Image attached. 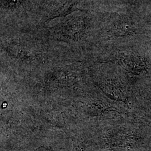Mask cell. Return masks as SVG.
Masks as SVG:
<instances>
[{"label": "cell", "mask_w": 151, "mask_h": 151, "mask_svg": "<svg viewBox=\"0 0 151 151\" xmlns=\"http://www.w3.org/2000/svg\"><path fill=\"white\" fill-rule=\"evenodd\" d=\"M84 27V23L82 20L76 19L66 22V23L64 24L63 30H64V32L68 33L71 32V33H74L75 34L78 32L80 34V32H83Z\"/></svg>", "instance_id": "1"}, {"label": "cell", "mask_w": 151, "mask_h": 151, "mask_svg": "<svg viewBox=\"0 0 151 151\" xmlns=\"http://www.w3.org/2000/svg\"><path fill=\"white\" fill-rule=\"evenodd\" d=\"M21 0H7V1L11 5H16L20 2Z\"/></svg>", "instance_id": "2"}]
</instances>
